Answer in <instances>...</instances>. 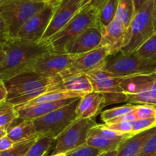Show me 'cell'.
<instances>
[{
	"instance_id": "16",
	"label": "cell",
	"mask_w": 156,
	"mask_h": 156,
	"mask_svg": "<svg viewBox=\"0 0 156 156\" xmlns=\"http://www.w3.org/2000/svg\"><path fill=\"white\" fill-rule=\"evenodd\" d=\"M126 30L119 18L115 17L109 25L101 29V41L100 46L106 47L109 50V54L120 51L124 46Z\"/></svg>"
},
{
	"instance_id": "2",
	"label": "cell",
	"mask_w": 156,
	"mask_h": 156,
	"mask_svg": "<svg viewBox=\"0 0 156 156\" xmlns=\"http://www.w3.org/2000/svg\"><path fill=\"white\" fill-rule=\"evenodd\" d=\"M4 82L8 91L6 102L15 107L50 91L64 90L60 75H46L33 71L23 73Z\"/></svg>"
},
{
	"instance_id": "10",
	"label": "cell",
	"mask_w": 156,
	"mask_h": 156,
	"mask_svg": "<svg viewBox=\"0 0 156 156\" xmlns=\"http://www.w3.org/2000/svg\"><path fill=\"white\" fill-rule=\"evenodd\" d=\"M93 87V91L103 94L105 106L127 102V98L120 87L121 78L113 77L103 69H98L88 73Z\"/></svg>"
},
{
	"instance_id": "42",
	"label": "cell",
	"mask_w": 156,
	"mask_h": 156,
	"mask_svg": "<svg viewBox=\"0 0 156 156\" xmlns=\"http://www.w3.org/2000/svg\"><path fill=\"white\" fill-rule=\"evenodd\" d=\"M5 56V51L4 45L0 44V63L4 60Z\"/></svg>"
},
{
	"instance_id": "35",
	"label": "cell",
	"mask_w": 156,
	"mask_h": 156,
	"mask_svg": "<svg viewBox=\"0 0 156 156\" xmlns=\"http://www.w3.org/2000/svg\"><path fill=\"white\" fill-rule=\"evenodd\" d=\"M133 113L136 119L156 117V107L150 105H137Z\"/></svg>"
},
{
	"instance_id": "28",
	"label": "cell",
	"mask_w": 156,
	"mask_h": 156,
	"mask_svg": "<svg viewBox=\"0 0 156 156\" xmlns=\"http://www.w3.org/2000/svg\"><path fill=\"white\" fill-rule=\"evenodd\" d=\"M136 106L137 105L129 104V105H125L123 106L117 107V108L104 111L103 112H101V120L105 122V123H107L111 120L123 117L133 112Z\"/></svg>"
},
{
	"instance_id": "5",
	"label": "cell",
	"mask_w": 156,
	"mask_h": 156,
	"mask_svg": "<svg viewBox=\"0 0 156 156\" xmlns=\"http://www.w3.org/2000/svg\"><path fill=\"white\" fill-rule=\"evenodd\" d=\"M102 69L115 78H126L156 72V62L143 59L135 53H123L121 50L109 54Z\"/></svg>"
},
{
	"instance_id": "43",
	"label": "cell",
	"mask_w": 156,
	"mask_h": 156,
	"mask_svg": "<svg viewBox=\"0 0 156 156\" xmlns=\"http://www.w3.org/2000/svg\"><path fill=\"white\" fill-rule=\"evenodd\" d=\"M117 149L114 151H111V152H102L101 155L98 156H117Z\"/></svg>"
},
{
	"instance_id": "36",
	"label": "cell",
	"mask_w": 156,
	"mask_h": 156,
	"mask_svg": "<svg viewBox=\"0 0 156 156\" xmlns=\"http://www.w3.org/2000/svg\"><path fill=\"white\" fill-rule=\"evenodd\" d=\"M137 156H156V133L146 142Z\"/></svg>"
},
{
	"instance_id": "12",
	"label": "cell",
	"mask_w": 156,
	"mask_h": 156,
	"mask_svg": "<svg viewBox=\"0 0 156 156\" xmlns=\"http://www.w3.org/2000/svg\"><path fill=\"white\" fill-rule=\"evenodd\" d=\"M108 55L109 50L106 47L100 46L88 53L78 55L69 68L59 75L61 76L77 73L87 75L91 72L102 69Z\"/></svg>"
},
{
	"instance_id": "7",
	"label": "cell",
	"mask_w": 156,
	"mask_h": 156,
	"mask_svg": "<svg viewBox=\"0 0 156 156\" xmlns=\"http://www.w3.org/2000/svg\"><path fill=\"white\" fill-rule=\"evenodd\" d=\"M80 98L75 99L69 105L34 120V124L37 133L40 135L51 134L55 138L58 136L75 120H77L76 109Z\"/></svg>"
},
{
	"instance_id": "26",
	"label": "cell",
	"mask_w": 156,
	"mask_h": 156,
	"mask_svg": "<svg viewBox=\"0 0 156 156\" xmlns=\"http://www.w3.org/2000/svg\"><path fill=\"white\" fill-rule=\"evenodd\" d=\"M55 139L51 134L40 135L25 156H45L54 143Z\"/></svg>"
},
{
	"instance_id": "17",
	"label": "cell",
	"mask_w": 156,
	"mask_h": 156,
	"mask_svg": "<svg viewBox=\"0 0 156 156\" xmlns=\"http://www.w3.org/2000/svg\"><path fill=\"white\" fill-rule=\"evenodd\" d=\"M105 106L103 94L92 91L81 98L76 109L77 119H92Z\"/></svg>"
},
{
	"instance_id": "4",
	"label": "cell",
	"mask_w": 156,
	"mask_h": 156,
	"mask_svg": "<svg viewBox=\"0 0 156 156\" xmlns=\"http://www.w3.org/2000/svg\"><path fill=\"white\" fill-rule=\"evenodd\" d=\"M46 5L47 3L42 0H1L0 17L11 37L16 38L21 27Z\"/></svg>"
},
{
	"instance_id": "31",
	"label": "cell",
	"mask_w": 156,
	"mask_h": 156,
	"mask_svg": "<svg viewBox=\"0 0 156 156\" xmlns=\"http://www.w3.org/2000/svg\"><path fill=\"white\" fill-rule=\"evenodd\" d=\"M133 53L143 59L156 62V34L149 38Z\"/></svg>"
},
{
	"instance_id": "1",
	"label": "cell",
	"mask_w": 156,
	"mask_h": 156,
	"mask_svg": "<svg viewBox=\"0 0 156 156\" xmlns=\"http://www.w3.org/2000/svg\"><path fill=\"white\" fill-rule=\"evenodd\" d=\"M5 56L0 63V81H5L31 70L34 62L41 56L53 53L47 41L39 43L12 38L4 44Z\"/></svg>"
},
{
	"instance_id": "25",
	"label": "cell",
	"mask_w": 156,
	"mask_h": 156,
	"mask_svg": "<svg viewBox=\"0 0 156 156\" xmlns=\"http://www.w3.org/2000/svg\"><path fill=\"white\" fill-rule=\"evenodd\" d=\"M136 120V117L133 113L124 116L120 118L115 119L105 123V126L108 129H112L122 134H130L132 135V129L134 123Z\"/></svg>"
},
{
	"instance_id": "23",
	"label": "cell",
	"mask_w": 156,
	"mask_h": 156,
	"mask_svg": "<svg viewBox=\"0 0 156 156\" xmlns=\"http://www.w3.org/2000/svg\"><path fill=\"white\" fill-rule=\"evenodd\" d=\"M119 0H106L98 9V25L101 29L109 25L115 18Z\"/></svg>"
},
{
	"instance_id": "14",
	"label": "cell",
	"mask_w": 156,
	"mask_h": 156,
	"mask_svg": "<svg viewBox=\"0 0 156 156\" xmlns=\"http://www.w3.org/2000/svg\"><path fill=\"white\" fill-rule=\"evenodd\" d=\"M78 55L47 53L41 56L30 71L46 75H59L69 68Z\"/></svg>"
},
{
	"instance_id": "40",
	"label": "cell",
	"mask_w": 156,
	"mask_h": 156,
	"mask_svg": "<svg viewBox=\"0 0 156 156\" xmlns=\"http://www.w3.org/2000/svg\"><path fill=\"white\" fill-rule=\"evenodd\" d=\"M8 97V91L6 88L5 82L0 81V104L6 101Z\"/></svg>"
},
{
	"instance_id": "21",
	"label": "cell",
	"mask_w": 156,
	"mask_h": 156,
	"mask_svg": "<svg viewBox=\"0 0 156 156\" xmlns=\"http://www.w3.org/2000/svg\"><path fill=\"white\" fill-rule=\"evenodd\" d=\"M63 80V89L65 91H75L88 94L93 91V87L89 78L84 73L67 75L61 76Z\"/></svg>"
},
{
	"instance_id": "32",
	"label": "cell",
	"mask_w": 156,
	"mask_h": 156,
	"mask_svg": "<svg viewBox=\"0 0 156 156\" xmlns=\"http://www.w3.org/2000/svg\"><path fill=\"white\" fill-rule=\"evenodd\" d=\"M93 128L102 137L107 139V140H112V141L122 142L125 139L133 136L130 134H122L112 130V129H108V127L105 126V124H97Z\"/></svg>"
},
{
	"instance_id": "38",
	"label": "cell",
	"mask_w": 156,
	"mask_h": 156,
	"mask_svg": "<svg viewBox=\"0 0 156 156\" xmlns=\"http://www.w3.org/2000/svg\"><path fill=\"white\" fill-rule=\"evenodd\" d=\"M14 144L15 143L8 136L2 137L0 140V152L9 150L14 146Z\"/></svg>"
},
{
	"instance_id": "20",
	"label": "cell",
	"mask_w": 156,
	"mask_h": 156,
	"mask_svg": "<svg viewBox=\"0 0 156 156\" xmlns=\"http://www.w3.org/2000/svg\"><path fill=\"white\" fill-rule=\"evenodd\" d=\"M39 135L37 132L33 120H21L19 123H16L15 120L7 131V136L15 143L32 139Z\"/></svg>"
},
{
	"instance_id": "45",
	"label": "cell",
	"mask_w": 156,
	"mask_h": 156,
	"mask_svg": "<svg viewBox=\"0 0 156 156\" xmlns=\"http://www.w3.org/2000/svg\"><path fill=\"white\" fill-rule=\"evenodd\" d=\"M47 4H53V5H58L61 0H42Z\"/></svg>"
},
{
	"instance_id": "24",
	"label": "cell",
	"mask_w": 156,
	"mask_h": 156,
	"mask_svg": "<svg viewBox=\"0 0 156 156\" xmlns=\"http://www.w3.org/2000/svg\"><path fill=\"white\" fill-rule=\"evenodd\" d=\"M121 142L112 141V140H109L104 138L101 136L99 135L93 127L89 130L88 139H87L86 141V144H88V146L99 149L102 152L116 150L117 146Z\"/></svg>"
},
{
	"instance_id": "18",
	"label": "cell",
	"mask_w": 156,
	"mask_h": 156,
	"mask_svg": "<svg viewBox=\"0 0 156 156\" xmlns=\"http://www.w3.org/2000/svg\"><path fill=\"white\" fill-rule=\"evenodd\" d=\"M76 98L66 99V100L58 101L39 104V105H34V106L15 108L16 110L19 119L24 120H34L44 115H47V114L51 113L52 111H56L58 108L69 105Z\"/></svg>"
},
{
	"instance_id": "44",
	"label": "cell",
	"mask_w": 156,
	"mask_h": 156,
	"mask_svg": "<svg viewBox=\"0 0 156 156\" xmlns=\"http://www.w3.org/2000/svg\"><path fill=\"white\" fill-rule=\"evenodd\" d=\"M7 131L8 129L5 127H0V140H1L2 137L7 136Z\"/></svg>"
},
{
	"instance_id": "33",
	"label": "cell",
	"mask_w": 156,
	"mask_h": 156,
	"mask_svg": "<svg viewBox=\"0 0 156 156\" xmlns=\"http://www.w3.org/2000/svg\"><path fill=\"white\" fill-rule=\"evenodd\" d=\"M156 127V117L136 119L132 129V135L140 133Z\"/></svg>"
},
{
	"instance_id": "46",
	"label": "cell",
	"mask_w": 156,
	"mask_h": 156,
	"mask_svg": "<svg viewBox=\"0 0 156 156\" xmlns=\"http://www.w3.org/2000/svg\"><path fill=\"white\" fill-rule=\"evenodd\" d=\"M53 156H66L65 154H59V155H53Z\"/></svg>"
},
{
	"instance_id": "8",
	"label": "cell",
	"mask_w": 156,
	"mask_h": 156,
	"mask_svg": "<svg viewBox=\"0 0 156 156\" xmlns=\"http://www.w3.org/2000/svg\"><path fill=\"white\" fill-rule=\"evenodd\" d=\"M97 123L92 119H77L62 131L54 141V149L49 156L66 152L86 143L89 130Z\"/></svg>"
},
{
	"instance_id": "13",
	"label": "cell",
	"mask_w": 156,
	"mask_h": 156,
	"mask_svg": "<svg viewBox=\"0 0 156 156\" xmlns=\"http://www.w3.org/2000/svg\"><path fill=\"white\" fill-rule=\"evenodd\" d=\"M81 9L82 0H61L55 9L53 18L42 41H47L63 28Z\"/></svg>"
},
{
	"instance_id": "37",
	"label": "cell",
	"mask_w": 156,
	"mask_h": 156,
	"mask_svg": "<svg viewBox=\"0 0 156 156\" xmlns=\"http://www.w3.org/2000/svg\"><path fill=\"white\" fill-rule=\"evenodd\" d=\"M11 39H12V37L9 34L7 26L5 24L2 18L0 17V44L4 45Z\"/></svg>"
},
{
	"instance_id": "39",
	"label": "cell",
	"mask_w": 156,
	"mask_h": 156,
	"mask_svg": "<svg viewBox=\"0 0 156 156\" xmlns=\"http://www.w3.org/2000/svg\"><path fill=\"white\" fill-rule=\"evenodd\" d=\"M105 1L106 0H82V9L88 6H92L98 9Z\"/></svg>"
},
{
	"instance_id": "11",
	"label": "cell",
	"mask_w": 156,
	"mask_h": 156,
	"mask_svg": "<svg viewBox=\"0 0 156 156\" xmlns=\"http://www.w3.org/2000/svg\"><path fill=\"white\" fill-rule=\"evenodd\" d=\"M57 5L47 4L38 13L30 18L18 31L16 38L34 43L42 41V38L51 21Z\"/></svg>"
},
{
	"instance_id": "30",
	"label": "cell",
	"mask_w": 156,
	"mask_h": 156,
	"mask_svg": "<svg viewBox=\"0 0 156 156\" xmlns=\"http://www.w3.org/2000/svg\"><path fill=\"white\" fill-rule=\"evenodd\" d=\"M39 136L15 143L10 149L0 152V156H25L29 149L37 141Z\"/></svg>"
},
{
	"instance_id": "9",
	"label": "cell",
	"mask_w": 156,
	"mask_h": 156,
	"mask_svg": "<svg viewBox=\"0 0 156 156\" xmlns=\"http://www.w3.org/2000/svg\"><path fill=\"white\" fill-rule=\"evenodd\" d=\"M155 75L156 72L150 74L121 78L120 85L127 98V102L156 107V101L152 94V83Z\"/></svg>"
},
{
	"instance_id": "3",
	"label": "cell",
	"mask_w": 156,
	"mask_h": 156,
	"mask_svg": "<svg viewBox=\"0 0 156 156\" xmlns=\"http://www.w3.org/2000/svg\"><path fill=\"white\" fill-rule=\"evenodd\" d=\"M156 34V0H146L134 15L126 30L123 53L129 54L136 50L149 38Z\"/></svg>"
},
{
	"instance_id": "34",
	"label": "cell",
	"mask_w": 156,
	"mask_h": 156,
	"mask_svg": "<svg viewBox=\"0 0 156 156\" xmlns=\"http://www.w3.org/2000/svg\"><path fill=\"white\" fill-rule=\"evenodd\" d=\"M102 153L99 149L93 148L88 144H84L65 154L66 156H98Z\"/></svg>"
},
{
	"instance_id": "19",
	"label": "cell",
	"mask_w": 156,
	"mask_h": 156,
	"mask_svg": "<svg viewBox=\"0 0 156 156\" xmlns=\"http://www.w3.org/2000/svg\"><path fill=\"white\" fill-rule=\"evenodd\" d=\"M156 133V127L123 140L117 148V156H137L146 142Z\"/></svg>"
},
{
	"instance_id": "27",
	"label": "cell",
	"mask_w": 156,
	"mask_h": 156,
	"mask_svg": "<svg viewBox=\"0 0 156 156\" xmlns=\"http://www.w3.org/2000/svg\"><path fill=\"white\" fill-rule=\"evenodd\" d=\"M135 15L133 0H119L116 17L127 30Z\"/></svg>"
},
{
	"instance_id": "41",
	"label": "cell",
	"mask_w": 156,
	"mask_h": 156,
	"mask_svg": "<svg viewBox=\"0 0 156 156\" xmlns=\"http://www.w3.org/2000/svg\"><path fill=\"white\" fill-rule=\"evenodd\" d=\"M146 0H133L134 7H135V13L140 10V9L146 2Z\"/></svg>"
},
{
	"instance_id": "6",
	"label": "cell",
	"mask_w": 156,
	"mask_h": 156,
	"mask_svg": "<svg viewBox=\"0 0 156 156\" xmlns=\"http://www.w3.org/2000/svg\"><path fill=\"white\" fill-rule=\"evenodd\" d=\"M98 25V9L92 6L81 9L68 24L47 40L53 53L63 54L65 46L86 29Z\"/></svg>"
},
{
	"instance_id": "47",
	"label": "cell",
	"mask_w": 156,
	"mask_h": 156,
	"mask_svg": "<svg viewBox=\"0 0 156 156\" xmlns=\"http://www.w3.org/2000/svg\"><path fill=\"white\" fill-rule=\"evenodd\" d=\"M0 1H1V0H0Z\"/></svg>"
},
{
	"instance_id": "15",
	"label": "cell",
	"mask_w": 156,
	"mask_h": 156,
	"mask_svg": "<svg viewBox=\"0 0 156 156\" xmlns=\"http://www.w3.org/2000/svg\"><path fill=\"white\" fill-rule=\"evenodd\" d=\"M101 31L98 27H91L84 30L69 41L64 48V53L80 55L100 47Z\"/></svg>"
},
{
	"instance_id": "29",
	"label": "cell",
	"mask_w": 156,
	"mask_h": 156,
	"mask_svg": "<svg viewBox=\"0 0 156 156\" xmlns=\"http://www.w3.org/2000/svg\"><path fill=\"white\" fill-rule=\"evenodd\" d=\"M17 118L18 117L15 106L6 101L0 104V127L8 129Z\"/></svg>"
},
{
	"instance_id": "22",
	"label": "cell",
	"mask_w": 156,
	"mask_h": 156,
	"mask_svg": "<svg viewBox=\"0 0 156 156\" xmlns=\"http://www.w3.org/2000/svg\"><path fill=\"white\" fill-rule=\"evenodd\" d=\"M86 94L81 92H75V91H65V90H58V91H50V92L44 94L43 95L39 96L37 98L27 102V103L23 104V105H18L15 108H23V107H30L34 105H39V104L47 103V102L58 101L66 100V99L71 98H82Z\"/></svg>"
}]
</instances>
